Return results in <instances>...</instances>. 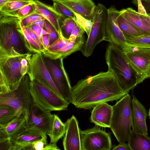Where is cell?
<instances>
[{"label":"cell","mask_w":150,"mask_h":150,"mask_svg":"<svg viewBox=\"0 0 150 150\" xmlns=\"http://www.w3.org/2000/svg\"><path fill=\"white\" fill-rule=\"evenodd\" d=\"M31 56L29 54L0 59V94L18 87L28 73Z\"/></svg>","instance_id":"obj_4"},{"label":"cell","mask_w":150,"mask_h":150,"mask_svg":"<svg viewBox=\"0 0 150 150\" xmlns=\"http://www.w3.org/2000/svg\"><path fill=\"white\" fill-rule=\"evenodd\" d=\"M96 125L85 130H80L81 150H110L112 147L110 136Z\"/></svg>","instance_id":"obj_11"},{"label":"cell","mask_w":150,"mask_h":150,"mask_svg":"<svg viewBox=\"0 0 150 150\" xmlns=\"http://www.w3.org/2000/svg\"><path fill=\"white\" fill-rule=\"evenodd\" d=\"M45 20H40L37 21L34 23L33 24L35 25L42 28L44 29Z\"/></svg>","instance_id":"obj_46"},{"label":"cell","mask_w":150,"mask_h":150,"mask_svg":"<svg viewBox=\"0 0 150 150\" xmlns=\"http://www.w3.org/2000/svg\"><path fill=\"white\" fill-rule=\"evenodd\" d=\"M51 112L34 103L26 119L27 128L39 131L47 135L50 134L54 117V114Z\"/></svg>","instance_id":"obj_13"},{"label":"cell","mask_w":150,"mask_h":150,"mask_svg":"<svg viewBox=\"0 0 150 150\" xmlns=\"http://www.w3.org/2000/svg\"><path fill=\"white\" fill-rule=\"evenodd\" d=\"M44 57L47 67L61 96L70 103L72 87L64 66L63 59L54 60Z\"/></svg>","instance_id":"obj_9"},{"label":"cell","mask_w":150,"mask_h":150,"mask_svg":"<svg viewBox=\"0 0 150 150\" xmlns=\"http://www.w3.org/2000/svg\"><path fill=\"white\" fill-rule=\"evenodd\" d=\"M120 11L121 13L141 32L143 36L150 35V25L143 15L131 7L124 8Z\"/></svg>","instance_id":"obj_22"},{"label":"cell","mask_w":150,"mask_h":150,"mask_svg":"<svg viewBox=\"0 0 150 150\" xmlns=\"http://www.w3.org/2000/svg\"><path fill=\"white\" fill-rule=\"evenodd\" d=\"M143 15L145 19L150 25V15L147 14V15Z\"/></svg>","instance_id":"obj_47"},{"label":"cell","mask_w":150,"mask_h":150,"mask_svg":"<svg viewBox=\"0 0 150 150\" xmlns=\"http://www.w3.org/2000/svg\"><path fill=\"white\" fill-rule=\"evenodd\" d=\"M125 38L127 44L150 47V35Z\"/></svg>","instance_id":"obj_32"},{"label":"cell","mask_w":150,"mask_h":150,"mask_svg":"<svg viewBox=\"0 0 150 150\" xmlns=\"http://www.w3.org/2000/svg\"><path fill=\"white\" fill-rule=\"evenodd\" d=\"M85 32L83 28L78 23L71 32L69 39L70 41L75 40L77 38L82 37Z\"/></svg>","instance_id":"obj_39"},{"label":"cell","mask_w":150,"mask_h":150,"mask_svg":"<svg viewBox=\"0 0 150 150\" xmlns=\"http://www.w3.org/2000/svg\"><path fill=\"white\" fill-rule=\"evenodd\" d=\"M20 22L16 17L0 16V59L31 53L25 46Z\"/></svg>","instance_id":"obj_2"},{"label":"cell","mask_w":150,"mask_h":150,"mask_svg":"<svg viewBox=\"0 0 150 150\" xmlns=\"http://www.w3.org/2000/svg\"><path fill=\"white\" fill-rule=\"evenodd\" d=\"M112 150H132L128 143H119L118 145L114 146Z\"/></svg>","instance_id":"obj_43"},{"label":"cell","mask_w":150,"mask_h":150,"mask_svg":"<svg viewBox=\"0 0 150 150\" xmlns=\"http://www.w3.org/2000/svg\"><path fill=\"white\" fill-rule=\"evenodd\" d=\"M66 132V125L58 116L54 114L52 130L48 135L50 138V143L57 144L58 141L64 137Z\"/></svg>","instance_id":"obj_26"},{"label":"cell","mask_w":150,"mask_h":150,"mask_svg":"<svg viewBox=\"0 0 150 150\" xmlns=\"http://www.w3.org/2000/svg\"><path fill=\"white\" fill-rule=\"evenodd\" d=\"M66 132L63 145L64 150H81L80 130L78 121L74 115L65 123Z\"/></svg>","instance_id":"obj_15"},{"label":"cell","mask_w":150,"mask_h":150,"mask_svg":"<svg viewBox=\"0 0 150 150\" xmlns=\"http://www.w3.org/2000/svg\"><path fill=\"white\" fill-rule=\"evenodd\" d=\"M150 77V68L147 74L146 78Z\"/></svg>","instance_id":"obj_51"},{"label":"cell","mask_w":150,"mask_h":150,"mask_svg":"<svg viewBox=\"0 0 150 150\" xmlns=\"http://www.w3.org/2000/svg\"><path fill=\"white\" fill-rule=\"evenodd\" d=\"M24 1L33 2L34 1V0H9L8 2H12V1Z\"/></svg>","instance_id":"obj_49"},{"label":"cell","mask_w":150,"mask_h":150,"mask_svg":"<svg viewBox=\"0 0 150 150\" xmlns=\"http://www.w3.org/2000/svg\"><path fill=\"white\" fill-rule=\"evenodd\" d=\"M30 81L27 74L16 89L0 94V104L9 105L14 109L16 117H23L26 119L30 109L34 103L29 91Z\"/></svg>","instance_id":"obj_6"},{"label":"cell","mask_w":150,"mask_h":150,"mask_svg":"<svg viewBox=\"0 0 150 150\" xmlns=\"http://www.w3.org/2000/svg\"><path fill=\"white\" fill-rule=\"evenodd\" d=\"M53 6L62 16L70 18L75 21L76 17L74 13L66 6L55 2H53Z\"/></svg>","instance_id":"obj_35"},{"label":"cell","mask_w":150,"mask_h":150,"mask_svg":"<svg viewBox=\"0 0 150 150\" xmlns=\"http://www.w3.org/2000/svg\"><path fill=\"white\" fill-rule=\"evenodd\" d=\"M131 100L128 93L112 106L110 128L119 143L127 141L132 130Z\"/></svg>","instance_id":"obj_5"},{"label":"cell","mask_w":150,"mask_h":150,"mask_svg":"<svg viewBox=\"0 0 150 150\" xmlns=\"http://www.w3.org/2000/svg\"><path fill=\"white\" fill-rule=\"evenodd\" d=\"M144 1L150 2V0H132V2L138 8V12L144 15H147L146 12L142 6L141 1Z\"/></svg>","instance_id":"obj_42"},{"label":"cell","mask_w":150,"mask_h":150,"mask_svg":"<svg viewBox=\"0 0 150 150\" xmlns=\"http://www.w3.org/2000/svg\"><path fill=\"white\" fill-rule=\"evenodd\" d=\"M85 41L84 36L78 37L74 40L70 41L61 49L53 51L44 50L42 53L44 57L52 59H64L72 53L80 50Z\"/></svg>","instance_id":"obj_21"},{"label":"cell","mask_w":150,"mask_h":150,"mask_svg":"<svg viewBox=\"0 0 150 150\" xmlns=\"http://www.w3.org/2000/svg\"><path fill=\"white\" fill-rule=\"evenodd\" d=\"M105 58L108 69L115 75L125 91L129 93L143 81L119 47L110 44L106 50Z\"/></svg>","instance_id":"obj_3"},{"label":"cell","mask_w":150,"mask_h":150,"mask_svg":"<svg viewBox=\"0 0 150 150\" xmlns=\"http://www.w3.org/2000/svg\"><path fill=\"white\" fill-rule=\"evenodd\" d=\"M121 48L142 81L146 79L150 68V47L127 43Z\"/></svg>","instance_id":"obj_10"},{"label":"cell","mask_w":150,"mask_h":150,"mask_svg":"<svg viewBox=\"0 0 150 150\" xmlns=\"http://www.w3.org/2000/svg\"><path fill=\"white\" fill-rule=\"evenodd\" d=\"M108 16V9L104 5L101 3L96 5L90 32L80 50L84 56H91L96 45L105 40Z\"/></svg>","instance_id":"obj_7"},{"label":"cell","mask_w":150,"mask_h":150,"mask_svg":"<svg viewBox=\"0 0 150 150\" xmlns=\"http://www.w3.org/2000/svg\"><path fill=\"white\" fill-rule=\"evenodd\" d=\"M47 134L38 130L26 128L10 138L14 144L13 150H22L26 145L46 136Z\"/></svg>","instance_id":"obj_19"},{"label":"cell","mask_w":150,"mask_h":150,"mask_svg":"<svg viewBox=\"0 0 150 150\" xmlns=\"http://www.w3.org/2000/svg\"><path fill=\"white\" fill-rule=\"evenodd\" d=\"M9 0H0V7L8 2Z\"/></svg>","instance_id":"obj_48"},{"label":"cell","mask_w":150,"mask_h":150,"mask_svg":"<svg viewBox=\"0 0 150 150\" xmlns=\"http://www.w3.org/2000/svg\"><path fill=\"white\" fill-rule=\"evenodd\" d=\"M27 127L25 117H16L13 120L4 125H0V129L4 131L10 138L21 132Z\"/></svg>","instance_id":"obj_24"},{"label":"cell","mask_w":150,"mask_h":150,"mask_svg":"<svg viewBox=\"0 0 150 150\" xmlns=\"http://www.w3.org/2000/svg\"><path fill=\"white\" fill-rule=\"evenodd\" d=\"M74 13L76 16V21L83 28L88 36L92 27V21L88 19L79 14Z\"/></svg>","instance_id":"obj_33"},{"label":"cell","mask_w":150,"mask_h":150,"mask_svg":"<svg viewBox=\"0 0 150 150\" xmlns=\"http://www.w3.org/2000/svg\"><path fill=\"white\" fill-rule=\"evenodd\" d=\"M25 28L32 38L39 45L42 50V52L44 49V48L42 42L40 40L36 34L29 27Z\"/></svg>","instance_id":"obj_41"},{"label":"cell","mask_w":150,"mask_h":150,"mask_svg":"<svg viewBox=\"0 0 150 150\" xmlns=\"http://www.w3.org/2000/svg\"><path fill=\"white\" fill-rule=\"evenodd\" d=\"M91 122L100 127L110 128L112 113V106L107 103H100L93 108Z\"/></svg>","instance_id":"obj_18"},{"label":"cell","mask_w":150,"mask_h":150,"mask_svg":"<svg viewBox=\"0 0 150 150\" xmlns=\"http://www.w3.org/2000/svg\"><path fill=\"white\" fill-rule=\"evenodd\" d=\"M67 7L72 12L92 21L96 5L92 0H52Z\"/></svg>","instance_id":"obj_17"},{"label":"cell","mask_w":150,"mask_h":150,"mask_svg":"<svg viewBox=\"0 0 150 150\" xmlns=\"http://www.w3.org/2000/svg\"><path fill=\"white\" fill-rule=\"evenodd\" d=\"M36 7L34 1L25 6L18 10L4 16L17 17L21 20L30 15L35 13Z\"/></svg>","instance_id":"obj_31"},{"label":"cell","mask_w":150,"mask_h":150,"mask_svg":"<svg viewBox=\"0 0 150 150\" xmlns=\"http://www.w3.org/2000/svg\"><path fill=\"white\" fill-rule=\"evenodd\" d=\"M76 24V21L72 18L64 16L62 17L60 22V27L62 33L64 37L69 38Z\"/></svg>","instance_id":"obj_30"},{"label":"cell","mask_w":150,"mask_h":150,"mask_svg":"<svg viewBox=\"0 0 150 150\" xmlns=\"http://www.w3.org/2000/svg\"><path fill=\"white\" fill-rule=\"evenodd\" d=\"M14 144L9 137L0 139V150H13Z\"/></svg>","instance_id":"obj_40"},{"label":"cell","mask_w":150,"mask_h":150,"mask_svg":"<svg viewBox=\"0 0 150 150\" xmlns=\"http://www.w3.org/2000/svg\"><path fill=\"white\" fill-rule=\"evenodd\" d=\"M16 117L14 109L9 105L0 104V125L8 123Z\"/></svg>","instance_id":"obj_29"},{"label":"cell","mask_w":150,"mask_h":150,"mask_svg":"<svg viewBox=\"0 0 150 150\" xmlns=\"http://www.w3.org/2000/svg\"><path fill=\"white\" fill-rule=\"evenodd\" d=\"M108 16L106 27L105 41L120 48L126 44V38L118 25L117 19L120 13L114 6L108 9Z\"/></svg>","instance_id":"obj_14"},{"label":"cell","mask_w":150,"mask_h":150,"mask_svg":"<svg viewBox=\"0 0 150 150\" xmlns=\"http://www.w3.org/2000/svg\"><path fill=\"white\" fill-rule=\"evenodd\" d=\"M128 93L108 69L79 80L72 88L70 103L77 108L89 109L100 103L120 99Z\"/></svg>","instance_id":"obj_1"},{"label":"cell","mask_w":150,"mask_h":150,"mask_svg":"<svg viewBox=\"0 0 150 150\" xmlns=\"http://www.w3.org/2000/svg\"><path fill=\"white\" fill-rule=\"evenodd\" d=\"M35 4V13L44 17L52 25L58 35L62 33L60 27L61 18L64 16L54 8L53 6L47 5L38 0H34Z\"/></svg>","instance_id":"obj_20"},{"label":"cell","mask_w":150,"mask_h":150,"mask_svg":"<svg viewBox=\"0 0 150 150\" xmlns=\"http://www.w3.org/2000/svg\"><path fill=\"white\" fill-rule=\"evenodd\" d=\"M60 149L57 146V144L50 143L46 145L44 150H59Z\"/></svg>","instance_id":"obj_45"},{"label":"cell","mask_w":150,"mask_h":150,"mask_svg":"<svg viewBox=\"0 0 150 150\" xmlns=\"http://www.w3.org/2000/svg\"><path fill=\"white\" fill-rule=\"evenodd\" d=\"M49 34V33L45 29L42 28V36L43 35Z\"/></svg>","instance_id":"obj_50"},{"label":"cell","mask_w":150,"mask_h":150,"mask_svg":"<svg viewBox=\"0 0 150 150\" xmlns=\"http://www.w3.org/2000/svg\"><path fill=\"white\" fill-rule=\"evenodd\" d=\"M27 74L30 81L37 80L61 96L46 65L42 53H34L32 55Z\"/></svg>","instance_id":"obj_12"},{"label":"cell","mask_w":150,"mask_h":150,"mask_svg":"<svg viewBox=\"0 0 150 150\" xmlns=\"http://www.w3.org/2000/svg\"><path fill=\"white\" fill-rule=\"evenodd\" d=\"M20 25L25 45L28 50L33 54L42 53L40 47L32 38L21 21Z\"/></svg>","instance_id":"obj_27"},{"label":"cell","mask_w":150,"mask_h":150,"mask_svg":"<svg viewBox=\"0 0 150 150\" xmlns=\"http://www.w3.org/2000/svg\"><path fill=\"white\" fill-rule=\"evenodd\" d=\"M48 144L46 136L26 145L22 148V150H44L45 147Z\"/></svg>","instance_id":"obj_34"},{"label":"cell","mask_w":150,"mask_h":150,"mask_svg":"<svg viewBox=\"0 0 150 150\" xmlns=\"http://www.w3.org/2000/svg\"><path fill=\"white\" fill-rule=\"evenodd\" d=\"M29 91L34 102L47 111L66 110L70 103L35 79L30 81Z\"/></svg>","instance_id":"obj_8"},{"label":"cell","mask_w":150,"mask_h":150,"mask_svg":"<svg viewBox=\"0 0 150 150\" xmlns=\"http://www.w3.org/2000/svg\"><path fill=\"white\" fill-rule=\"evenodd\" d=\"M42 42L44 45V50H47L50 45L49 34L42 36Z\"/></svg>","instance_id":"obj_44"},{"label":"cell","mask_w":150,"mask_h":150,"mask_svg":"<svg viewBox=\"0 0 150 150\" xmlns=\"http://www.w3.org/2000/svg\"><path fill=\"white\" fill-rule=\"evenodd\" d=\"M148 115L149 117V119L150 120V108H149V111Z\"/></svg>","instance_id":"obj_52"},{"label":"cell","mask_w":150,"mask_h":150,"mask_svg":"<svg viewBox=\"0 0 150 150\" xmlns=\"http://www.w3.org/2000/svg\"><path fill=\"white\" fill-rule=\"evenodd\" d=\"M44 29L49 33L50 45L58 38V33L52 25L46 19L44 20Z\"/></svg>","instance_id":"obj_37"},{"label":"cell","mask_w":150,"mask_h":150,"mask_svg":"<svg viewBox=\"0 0 150 150\" xmlns=\"http://www.w3.org/2000/svg\"><path fill=\"white\" fill-rule=\"evenodd\" d=\"M127 142L132 150H150V137L132 129Z\"/></svg>","instance_id":"obj_23"},{"label":"cell","mask_w":150,"mask_h":150,"mask_svg":"<svg viewBox=\"0 0 150 150\" xmlns=\"http://www.w3.org/2000/svg\"><path fill=\"white\" fill-rule=\"evenodd\" d=\"M70 41L69 39L64 37L62 33L58 35V38L50 45L47 50L53 51L61 49L64 47Z\"/></svg>","instance_id":"obj_36"},{"label":"cell","mask_w":150,"mask_h":150,"mask_svg":"<svg viewBox=\"0 0 150 150\" xmlns=\"http://www.w3.org/2000/svg\"><path fill=\"white\" fill-rule=\"evenodd\" d=\"M45 19L42 16L35 13L22 19L21 21L25 27H28L37 21Z\"/></svg>","instance_id":"obj_38"},{"label":"cell","mask_w":150,"mask_h":150,"mask_svg":"<svg viewBox=\"0 0 150 150\" xmlns=\"http://www.w3.org/2000/svg\"><path fill=\"white\" fill-rule=\"evenodd\" d=\"M131 127L136 132L148 135L146 118L148 114L144 105L134 95L131 100Z\"/></svg>","instance_id":"obj_16"},{"label":"cell","mask_w":150,"mask_h":150,"mask_svg":"<svg viewBox=\"0 0 150 150\" xmlns=\"http://www.w3.org/2000/svg\"><path fill=\"white\" fill-rule=\"evenodd\" d=\"M34 1H15L7 2L0 7V16L15 12Z\"/></svg>","instance_id":"obj_28"},{"label":"cell","mask_w":150,"mask_h":150,"mask_svg":"<svg viewBox=\"0 0 150 150\" xmlns=\"http://www.w3.org/2000/svg\"><path fill=\"white\" fill-rule=\"evenodd\" d=\"M117 22L125 38L143 36L141 32L120 13L117 18Z\"/></svg>","instance_id":"obj_25"}]
</instances>
